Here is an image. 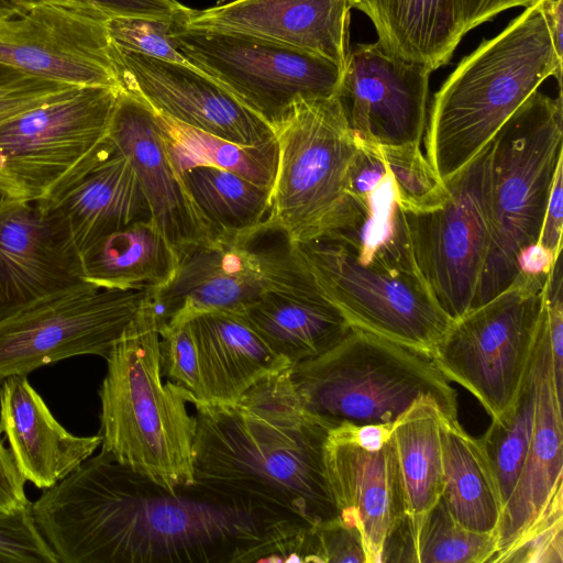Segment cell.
Segmentation results:
<instances>
[{
  "instance_id": "1",
  "label": "cell",
  "mask_w": 563,
  "mask_h": 563,
  "mask_svg": "<svg viewBox=\"0 0 563 563\" xmlns=\"http://www.w3.org/2000/svg\"><path fill=\"white\" fill-rule=\"evenodd\" d=\"M58 563L291 562L311 525L195 481L172 490L100 451L32 503Z\"/></svg>"
},
{
  "instance_id": "2",
  "label": "cell",
  "mask_w": 563,
  "mask_h": 563,
  "mask_svg": "<svg viewBox=\"0 0 563 563\" xmlns=\"http://www.w3.org/2000/svg\"><path fill=\"white\" fill-rule=\"evenodd\" d=\"M290 367L233 402L194 405V476L317 526L339 516L324 465L330 427L306 410Z\"/></svg>"
},
{
  "instance_id": "3",
  "label": "cell",
  "mask_w": 563,
  "mask_h": 563,
  "mask_svg": "<svg viewBox=\"0 0 563 563\" xmlns=\"http://www.w3.org/2000/svg\"><path fill=\"white\" fill-rule=\"evenodd\" d=\"M98 390L101 451L166 489L195 482L191 396L165 380L152 291L106 358Z\"/></svg>"
},
{
  "instance_id": "4",
  "label": "cell",
  "mask_w": 563,
  "mask_h": 563,
  "mask_svg": "<svg viewBox=\"0 0 563 563\" xmlns=\"http://www.w3.org/2000/svg\"><path fill=\"white\" fill-rule=\"evenodd\" d=\"M562 58L538 4L465 57L434 96L426 157L442 180L473 161L550 76L561 87Z\"/></svg>"
},
{
  "instance_id": "5",
  "label": "cell",
  "mask_w": 563,
  "mask_h": 563,
  "mask_svg": "<svg viewBox=\"0 0 563 563\" xmlns=\"http://www.w3.org/2000/svg\"><path fill=\"white\" fill-rule=\"evenodd\" d=\"M562 89L556 99L534 91L489 144L486 197L489 249L473 307L489 301L521 274L522 256L538 244L563 161Z\"/></svg>"
},
{
  "instance_id": "6",
  "label": "cell",
  "mask_w": 563,
  "mask_h": 563,
  "mask_svg": "<svg viewBox=\"0 0 563 563\" xmlns=\"http://www.w3.org/2000/svg\"><path fill=\"white\" fill-rule=\"evenodd\" d=\"M290 379L306 410L330 429L391 426L421 398L457 418V391L430 356L360 329L292 365Z\"/></svg>"
},
{
  "instance_id": "7",
  "label": "cell",
  "mask_w": 563,
  "mask_h": 563,
  "mask_svg": "<svg viewBox=\"0 0 563 563\" xmlns=\"http://www.w3.org/2000/svg\"><path fill=\"white\" fill-rule=\"evenodd\" d=\"M273 131L278 162L268 220L292 242L358 230L365 213L351 189L357 139L339 96L297 101Z\"/></svg>"
},
{
  "instance_id": "8",
  "label": "cell",
  "mask_w": 563,
  "mask_h": 563,
  "mask_svg": "<svg viewBox=\"0 0 563 563\" xmlns=\"http://www.w3.org/2000/svg\"><path fill=\"white\" fill-rule=\"evenodd\" d=\"M294 243L351 328L431 357L453 320L432 296L411 251L364 250L338 235Z\"/></svg>"
},
{
  "instance_id": "9",
  "label": "cell",
  "mask_w": 563,
  "mask_h": 563,
  "mask_svg": "<svg viewBox=\"0 0 563 563\" xmlns=\"http://www.w3.org/2000/svg\"><path fill=\"white\" fill-rule=\"evenodd\" d=\"M176 251L175 276L152 291L158 325L201 311H235L269 291L322 292L287 232L269 220Z\"/></svg>"
},
{
  "instance_id": "10",
  "label": "cell",
  "mask_w": 563,
  "mask_h": 563,
  "mask_svg": "<svg viewBox=\"0 0 563 563\" xmlns=\"http://www.w3.org/2000/svg\"><path fill=\"white\" fill-rule=\"evenodd\" d=\"M548 274L521 273L504 291L452 321L432 361L470 391L490 419L514 404L532 363Z\"/></svg>"
},
{
  "instance_id": "11",
  "label": "cell",
  "mask_w": 563,
  "mask_h": 563,
  "mask_svg": "<svg viewBox=\"0 0 563 563\" xmlns=\"http://www.w3.org/2000/svg\"><path fill=\"white\" fill-rule=\"evenodd\" d=\"M170 37L192 65L272 129L305 99L336 96L343 68L322 56L242 32L184 26Z\"/></svg>"
},
{
  "instance_id": "12",
  "label": "cell",
  "mask_w": 563,
  "mask_h": 563,
  "mask_svg": "<svg viewBox=\"0 0 563 563\" xmlns=\"http://www.w3.org/2000/svg\"><path fill=\"white\" fill-rule=\"evenodd\" d=\"M151 291L84 280L0 321V383L73 356L106 360Z\"/></svg>"
},
{
  "instance_id": "13",
  "label": "cell",
  "mask_w": 563,
  "mask_h": 563,
  "mask_svg": "<svg viewBox=\"0 0 563 563\" xmlns=\"http://www.w3.org/2000/svg\"><path fill=\"white\" fill-rule=\"evenodd\" d=\"M120 89L78 87L0 125V190L36 201L108 135Z\"/></svg>"
},
{
  "instance_id": "14",
  "label": "cell",
  "mask_w": 563,
  "mask_h": 563,
  "mask_svg": "<svg viewBox=\"0 0 563 563\" xmlns=\"http://www.w3.org/2000/svg\"><path fill=\"white\" fill-rule=\"evenodd\" d=\"M489 144L444 180L449 197L440 208L420 213L402 211L416 266L452 320L472 309L488 254Z\"/></svg>"
},
{
  "instance_id": "15",
  "label": "cell",
  "mask_w": 563,
  "mask_h": 563,
  "mask_svg": "<svg viewBox=\"0 0 563 563\" xmlns=\"http://www.w3.org/2000/svg\"><path fill=\"white\" fill-rule=\"evenodd\" d=\"M391 426H340L324 445L327 478L339 517L356 523L367 563H380L408 516Z\"/></svg>"
},
{
  "instance_id": "16",
  "label": "cell",
  "mask_w": 563,
  "mask_h": 563,
  "mask_svg": "<svg viewBox=\"0 0 563 563\" xmlns=\"http://www.w3.org/2000/svg\"><path fill=\"white\" fill-rule=\"evenodd\" d=\"M107 19L38 4L0 19V64L75 87L120 88Z\"/></svg>"
},
{
  "instance_id": "17",
  "label": "cell",
  "mask_w": 563,
  "mask_h": 563,
  "mask_svg": "<svg viewBox=\"0 0 563 563\" xmlns=\"http://www.w3.org/2000/svg\"><path fill=\"white\" fill-rule=\"evenodd\" d=\"M112 55L120 88L159 115L242 145L275 139L262 118L195 65L159 59L114 44Z\"/></svg>"
},
{
  "instance_id": "18",
  "label": "cell",
  "mask_w": 563,
  "mask_h": 563,
  "mask_svg": "<svg viewBox=\"0 0 563 563\" xmlns=\"http://www.w3.org/2000/svg\"><path fill=\"white\" fill-rule=\"evenodd\" d=\"M431 73L378 42L349 51L338 96L354 134L382 146L421 143Z\"/></svg>"
},
{
  "instance_id": "19",
  "label": "cell",
  "mask_w": 563,
  "mask_h": 563,
  "mask_svg": "<svg viewBox=\"0 0 563 563\" xmlns=\"http://www.w3.org/2000/svg\"><path fill=\"white\" fill-rule=\"evenodd\" d=\"M36 202L79 254L110 233L153 219L130 162L108 136Z\"/></svg>"
},
{
  "instance_id": "20",
  "label": "cell",
  "mask_w": 563,
  "mask_h": 563,
  "mask_svg": "<svg viewBox=\"0 0 563 563\" xmlns=\"http://www.w3.org/2000/svg\"><path fill=\"white\" fill-rule=\"evenodd\" d=\"M107 136L130 162L153 220L176 250L217 238L175 167L159 115L148 104L120 89Z\"/></svg>"
},
{
  "instance_id": "21",
  "label": "cell",
  "mask_w": 563,
  "mask_h": 563,
  "mask_svg": "<svg viewBox=\"0 0 563 563\" xmlns=\"http://www.w3.org/2000/svg\"><path fill=\"white\" fill-rule=\"evenodd\" d=\"M84 280L79 252L36 201L0 208V321Z\"/></svg>"
},
{
  "instance_id": "22",
  "label": "cell",
  "mask_w": 563,
  "mask_h": 563,
  "mask_svg": "<svg viewBox=\"0 0 563 563\" xmlns=\"http://www.w3.org/2000/svg\"><path fill=\"white\" fill-rule=\"evenodd\" d=\"M536 365L537 401L533 432L515 488L501 511L496 530L497 551L490 563L501 562L548 511L562 500V405L554 388L544 305Z\"/></svg>"
},
{
  "instance_id": "23",
  "label": "cell",
  "mask_w": 563,
  "mask_h": 563,
  "mask_svg": "<svg viewBox=\"0 0 563 563\" xmlns=\"http://www.w3.org/2000/svg\"><path fill=\"white\" fill-rule=\"evenodd\" d=\"M350 0H233L195 10L174 23L252 34L328 58L344 68Z\"/></svg>"
},
{
  "instance_id": "24",
  "label": "cell",
  "mask_w": 563,
  "mask_h": 563,
  "mask_svg": "<svg viewBox=\"0 0 563 563\" xmlns=\"http://www.w3.org/2000/svg\"><path fill=\"white\" fill-rule=\"evenodd\" d=\"M0 432L21 475L40 489L67 477L101 445L99 434L78 437L67 431L27 376L21 375L0 383Z\"/></svg>"
},
{
  "instance_id": "25",
  "label": "cell",
  "mask_w": 563,
  "mask_h": 563,
  "mask_svg": "<svg viewBox=\"0 0 563 563\" xmlns=\"http://www.w3.org/2000/svg\"><path fill=\"white\" fill-rule=\"evenodd\" d=\"M186 320L198 351L202 402H233L262 378L291 366L233 311H201Z\"/></svg>"
},
{
  "instance_id": "26",
  "label": "cell",
  "mask_w": 563,
  "mask_h": 563,
  "mask_svg": "<svg viewBox=\"0 0 563 563\" xmlns=\"http://www.w3.org/2000/svg\"><path fill=\"white\" fill-rule=\"evenodd\" d=\"M233 312L291 366L324 354L352 329L323 292L269 291Z\"/></svg>"
},
{
  "instance_id": "27",
  "label": "cell",
  "mask_w": 563,
  "mask_h": 563,
  "mask_svg": "<svg viewBox=\"0 0 563 563\" xmlns=\"http://www.w3.org/2000/svg\"><path fill=\"white\" fill-rule=\"evenodd\" d=\"M388 53L428 66L446 64L465 34L456 0H360Z\"/></svg>"
},
{
  "instance_id": "28",
  "label": "cell",
  "mask_w": 563,
  "mask_h": 563,
  "mask_svg": "<svg viewBox=\"0 0 563 563\" xmlns=\"http://www.w3.org/2000/svg\"><path fill=\"white\" fill-rule=\"evenodd\" d=\"M84 279L117 289L158 290L175 276L178 254L153 219L110 233L80 254Z\"/></svg>"
},
{
  "instance_id": "29",
  "label": "cell",
  "mask_w": 563,
  "mask_h": 563,
  "mask_svg": "<svg viewBox=\"0 0 563 563\" xmlns=\"http://www.w3.org/2000/svg\"><path fill=\"white\" fill-rule=\"evenodd\" d=\"M439 427L441 498L463 527L496 534L504 504L479 438L467 433L457 418H449L441 412Z\"/></svg>"
},
{
  "instance_id": "30",
  "label": "cell",
  "mask_w": 563,
  "mask_h": 563,
  "mask_svg": "<svg viewBox=\"0 0 563 563\" xmlns=\"http://www.w3.org/2000/svg\"><path fill=\"white\" fill-rule=\"evenodd\" d=\"M440 410L430 398L418 399L391 430L406 512L412 533L442 493Z\"/></svg>"
},
{
  "instance_id": "31",
  "label": "cell",
  "mask_w": 563,
  "mask_h": 563,
  "mask_svg": "<svg viewBox=\"0 0 563 563\" xmlns=\"http://www.w3.org/2000/svg\"><path fill=\"white\" fill-rule=\"evenodd\" d=\"M180 174L192 201L217 236L247 232L268 221L271 190L212 165H195Z\"/></svg>"
},
{
  "instance_id": "32",
  "label": "cell",
  "mask_w": 563,
  "mask_h": 563,
  "mask_svg": "<svg viewBox=\"0 0 563 563\" xmlns=\"http://www.w3.org/2000/svg\"><path fill=\"white\" fill-rule=\"evenodd\" d=\"M159 120L179 173L195 165H212L273 191L278 162L275 139L257 145H242L163 115Z\"/></svg>"
},
{
  "instance_id": "33",
  "label": "cell",
  "mask_w": 563,
  "mask_h": 563,
  "mask_svg": "<svg viewBox=\"0 0 563 563\" xmlns=\"http://www.w3.org/2000/svg\"><path fill=\"white\" fill-rule=\"evenodd\" d=\"M536 353L537 346L514 404L501 416L492 419L490 426L479 438L504 505L515 488L533 432L537 401Z\"/></svg>"
},
{
  "instance_id": "34",
  "label": "cell",
  "mask_w": 563,
  "mask_h": 563,
  "mask_svg": "<svg viewBox=\"0 0 563 563\" xmlns=\"http://www.w3.org/2000/svg\"><path fill=\"white\" fill-rule=\"evenodd\" d=\"M411 540L417 563H490L497 551L495 533L463 527L441 497L422 517Z\"/></svg>"
},
{
  "instance_id": "35",
  "label": "cell",
  "mask_w": 563,
  "mask_h": 563,
  "mask_svg": "<svg viewBox=\"0 0 563 563\" xmlns=\"http://www.w3.org/2000/svg\"><path fill=\"white\" fill-rule=\"evenodd\" d=\"M380 156L395 183L404 212L420 213L440 208L449 189L422 154L420 143L378 145Z\"/></svg>"
},
{
  "instance_id": "36",
  "label": "cell",
  "mask_w": 563,
  "mask_h": 563,
  "mask_svg": "<svg viewBox=\"0 0 563 563\" xmlns=\"http://www.w3.org/2000/svg\"><path fill=\"white\" fill-rule=\"evenodd\" d=\"M297 562L367 563L362 533L356 523L339 516L313 526L301 537Z\"/></svg>"
},
{
  "instance_id": "37",
  "label": "cell",
  "mask_w": 563,
  "mask_h": 563,
  "mask_svg": "<svg viewBox=\"0 0 563 563\" xmlns=\"http://www.w3.org/2000/svg\"><path fill=\"white\" fill-rule=\"evenodd\" d=\"M158 330L164 378L186 390L192 405L202 402L198 351L188 321L161 324Z\"/></svg>"
},
{
  "instance_id": "38",
  "label": "cell",
  "mask_w": 563,
  "mask_h": 563,
  "mask_svg": "<svg viewBox=\"0 0 563 563\" xmlns=\"http://www.w3.org/2000/svg\"><path fill=\"white\" fill-rule=\"evenodd\" d=\"M172 25L173 21L134 16L107 21L110 41L115 46L168 62L192 65L174 45Z\"/></svg>"
},
{
  "instance_id": "39",
  "label": "cell",
  "mask_w": 563,
  "mask_h": 563,
  "mask_svg": "<svg viewBox=\"0 0 563 563\" xmlns=\"http://www.w3.org/2000/svg\"><path fill=\"white\" fill-rule=\"evenodd\" d=\"M76 88L0 64V125L22 112L60 99Z\"/></svg>"
},
{
  "instance_id": "40",
  "label": "cell",
  "mask_w": 563,
  "mask_h": 563,
  "mask_svg": "<svg viewBox=\"0 0 563 563\" xmlns=\"http://www.w3.org/2000/svg\"><path fill=\"white\" fill-rule=\"evenodd\" d=\"M0 559L3 563H58L35 523L32 507L0 516Z\"/></svg>"
},
{
  "instance_id": "41",
  "label": "cell",
  "mask_w": 563,
  "mask_h": 563,
  "mask_svg": "<svg viewBox=\"0 0 563 563\" xmlns=\"http://www.w3.org/2000/svg\"><path fill=\"white\" fill-rule=\"evenodd\" d=\"M23 11L38 5L53 4L71 8L107 20L121 16L178 20L186 8L177 0H16Z\"/></svg>"
},
{
  "instance_id": "42",
  "label": "cell",
  "mask_w": 563,
  "mask_h": 563,
  "mask_svg": "<svg viewBox=\"0 0 563 563\" xmlns=\"http://www.w3.org/2000/svg\"><path fill=\"white\" fill-rule=\"evenodd\" d=\"M562 503L555 504L501 562L562 563Z\"/></svg>"
},
{
  "instance_id": "43",
  "label": "cell",
  "mask_w": 563,
  "mask_h": 563,
  "mask_svg": "<svg viewBox=\"0 0 563 563\" xmlns=\"http://www.w3.org/2000/svg\"><path fill=\"white\" fill-rule=\"evenodd\" d=\"M543 303L552 363L554 388L559 402L563 396V274L560 256L548 273Z\"/></svg>"
},
{
  "instance_id": "44",
  "label": "cell",
  "mask_w": 563,
  "mask_h": 563,
  "mask_svg": "<svg viewBox=\"0 0 563 563\" xmlns=\"http://www.w3.org/2000/svg\"><path fill=\"white\" fill-rule=\"evenodd\" d=\"M25 482L0 437V516L13 515L32 507L25 493Z\"/></svg>"
},
{
  "instance_id": "45",
  "label": "cell",
  "mask_w": 563,
  "mask_h": 563,
  "mask_svg": "<svg viewBox=\"0 0 563 563\" xmlns=\"http://www.w3.org/2000/svg\"><path fill=\"white\" fill-rule=\"evenodd\" d=\"M563 161L558 165L555 177L551 187L538 246L548 252L554 260L562 251L563 224Z\"/></svg>"
},
{
  "instance_id": "46",
  "label": "cell",
  "mask_w": 563,
  "mask_h": 563,
  "mask_svg": "<svg viewBox=\"0 0 563 563\" xmlns=\"http://www.w3.org/2000/svg\"><path fill=\"white\" fill-rule=\"evenodd\" d=\"M539 0H456L463 29L466 32L514 7H531Z\"/></svg>"
},
{
  "instance_id": "47",
  "label": "cell",
  "mask_w": 563,
  "mask_h": 563,
  "mask_svg": "<svg viewBox=\"0 0 563 563\" xmlns=\"http://www.w3.org/2000/svg\"><path fill=\"white\" fill-rule=\"evenodd\" d=\"M548 27L553 47L563 59V0H539L537 2Z\"/></svg>"
},
{
  "instance_id": "48",
  "label": "cell",
  "mask_w": 563,
  "mask_h": 563,
  "mask_svg": "<svg viewBox=\"0 0 563 563\" xmlns=\"http://www.w3.org/2000/svg\"><path fill=\"white\" fill-rule=\"evenodd\" d=\"M23 10L16 0H0V19L22 13Z\"/></svg>"
},
{
  "instance_id": "49",
  "label": "cell",
  "mask_w": 563,
  "mask_h": 563,
  "mask_svg": "<svg viewBox=\"0 0 563 563\" xmlns=\"http://www.w3.org/2000/svg\"><path fill=\"white\" fill-rule=\"evenodd\" d=\"M11 199L2 190H0V208H2Z\"/></svg>"
},
{
  "instance_id": "50",
  "label": "cell",
  "mask_w": 563,
  "mask_h": 563,
  "mask_svg": "<svg viewBox=\"0 0 563 563\" xmlns=\"http://www.w3.org/2000/svg\"><path fill=\"white\" fill-rule=\"evenodd\" d=\"M350 1H351L352 7H354V8H356L360 2V0H350Z\"/></svg>"
},
{
  "instance_id": "51",
  "label": "cell",
  "mask_w": 563,
  "mask_h": 563,
  "mask_svg": "<svg viewBox=\"0 0 563 563\" xmlns=\"http://www.w3.org/2000/svg\"><path fill=\"white\" fill-rule=\"evenodd\" d=\"M0 563H3V561L0 559Z\"/></svg>"
},
{
  "instance_id": "52",
  "label": "cell",
  "mask_w": 563,
  "mask_h": 563,
  "mask_svg": "<svg viewBox=\"0 0 563 563\" xmlns=\"http://www.w3.org/2000/svg\"><path fill=\"white\" fill-rule=\"evenodd\" d=\"M219 1H222V0H219Z\"/></svg>"
}]
</instances>
